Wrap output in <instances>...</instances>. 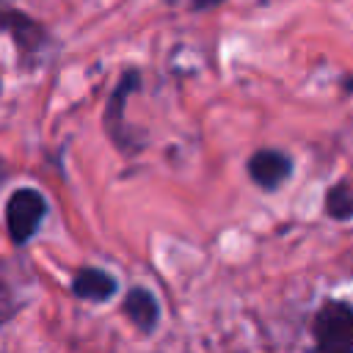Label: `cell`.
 Returning a JSON list of instances; mask_svg holds the SVG:
<instances>
[{"instance_id":"8","label":"cell","mask_w":353,"mask_h":353,"mask_svg":"<svg viewBox=\"0 0 353 353\" xmlns=\"http://www.w3.org/2000/svg\"><path fill=\"white\" fill-rule=\"evenodd\" d=\"M121 314L143 334H154L160 328V320H163V309H160V301L157 295L149 290V287H130L121 298Z\"/></svg>"},{"instance_id":"1","label":"cell","mask_w":353,"mask_h":353,"mask_svg":"<svg viewBox=\"0 0 353 353\" xmlns=\"http://www.w3.org/2000/svg\"><path fill=\"white\" fill-rule=\"evenodd\" d=\"M141 88H143L141 72H138L135 66H127V69L119 74L113 91H110L108 99H105L102 127H105V135L110 138V143H113L121 154H135V152H141V146H143L141 138H138V132L130 130V124H127V105H130V97L138 94Z\"/></svg>"},{"instance_id":"2","label":"cell","mask_w":353,"mask_h":353,"mask_svg":"<svg viewBox=\"0 0 353 353\" xmlns=\"http://www.w3.org/2000/svg\"><path fill=\"white\" fill-rule=\"evenodd\" d=\"M47 212H50V201L39 188H30V185L17 188L6 199V234H8V240L17 248L28 245L39 234Z\"/></svg>"},{"instance_id":"11","label":"cell","mask_w":353,"mask_h":353,"mask_svg":"<svg viewBox=\"0 0 353 353\" xmlns=\"http://www.w3.org/2000/svg\"><path fill=\"white\" fill-rule=\"evenodd\" d=\"M8 176H11V168H8V163L0 157V188L6 185V179H8Z\"/></svg>"},{"instance_id":"4","label":"cell","mask_w":353,"mask_h":353,"mask_svg":"<svg viewBox=\"0 0 353 353\" xmlns=\"http://www.w3.org/2000/svg\"><path fill=\"white\" fill-rule=\"evenodd\" d=\"M0 30H6L11 36L22 63L39 58L50 47V33L44 30V25L8 3H0Z\"/></svg>"},{"instance_id":"6","label":"cell","mask_w":353,"mask_h":353,"mask_svg":"<svg viewBox=\"0 0 353 353\" xmlns=\"http://www.w3.org/2000/svg\"><path fill=\"white\" fill-rule=\"evenodd\" d=\"M30 301V273L14 262H0V328L8 325Z\"/></svg>"},{"instance_id":"9","label":"cell","mask_w":353,"mask_h":353,"mask_svg":"<svg viewBox=\"0 0 353 353\" xmlns=\"http://www.w3.org/2000/svg\"><path fill=\"white\" fill-rule=\"evenodd\" d=\"M323 207L331 221H353V188L345 179L334 182L323 196Z\"/></svg>"},{"instance_id":"12","label":"cell","mask_w":353,"mask_h":353,"mask_svg":"<svg viewBox=\"0 0 353 353\" xmlns=\"http://www.w3.org/2000/svg\"><path fill=\"white\" fill-rule=\"evenodd\" d=\"M350 353H353V350H350Z\"/></svg>"},{"instance_id":"10","label":"cell","mask_w":353,"mask_h":353,"mask_svg":"<svg viewBox=\"0 0 353 353\" xmlns=\"http://www.w3.org/2000/svg\"><path fill=\"white\" fill-rule=\"evenodd\" d=\"M226 0H190V11H212Z\"/></svg>"},{"instance_id":"5","label":"cell","mask_w":353,"mask_h":353,"mask_svg":"<svg viewBox=\"0 0 353 353\" xmlns=\"http://www.w3.org/2000/svg\"><path fill=\"white\" fill-rule=\"evenodd\" d=\"M245 171H248V179L262 193H276L295 174V160L287 152H281V149L265 146V149H256L245 160Z\"/></svg>"},{"instance_id":"3","label":"cell","mask_w":353,"mask_h":353,"mask_svg":"<svg viewBox=\"0 0 353 353\" xmlns=\"http://www.w3.org/2000/svg\"><path fill=\"white\" fill-rule=\"evenodd\" d=\"M314 353H350L353 350V306L345 301H325L312 317Z\"/></svg>"},{"instance_id":"7","label":"cell","mask_w":353,"mask_h":353,"mask_svg":"<svg viewBox=\"0 0 353 353\" xmlns=\"http://www.w3.org/2000/svg\"><path fill=\"white\" fill-rule=\"evenodd\" d=\"M69 290L83 303H105V301L119 295V279L105 268L83 265V268L74 270Z\"/></svg>"}]
</instances>
